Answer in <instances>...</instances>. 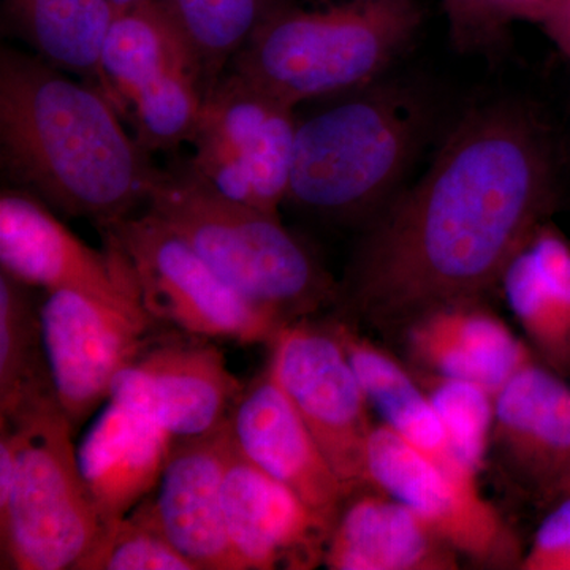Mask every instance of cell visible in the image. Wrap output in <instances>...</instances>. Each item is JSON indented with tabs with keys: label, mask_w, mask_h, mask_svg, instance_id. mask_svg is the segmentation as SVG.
Returning <instances> with one entry per match:
<instances>
[{
	"label": "cell",
	"mask_w": 570,
	"mask_h": 570,
	"mask_svg": "<svg viewBox=\"0 0 570 570\" xmlns=\"http://www.w3.org/2000/svg\"><path fill=\"white\" fill-rule=\"evenodd\" d=\"M553 132L531 105L469 110L425 171L362 227L337 316L400 333L415 317L483 302L550 219L560 190Z\"/></svg>",
	"instance_id": "cell-1"
},
{
	"label": "cell",
	"mask_w": 570,
	"mask_h": 570,
	"mask_svg": "<svg viewBox=\"0 0 570 570\" xmlns=\"http://www.w3.org/2000/svg\"><path fill=\"white\" fill-rule=\"evenodd\" d=\"M37 55H0V160L14 189L99 225L134 216L163 170L96 85Z\"/></svg>",
	"instance_id": "cell-2"
},
{
	"label": "cell",
	"mask_w": 570,
	"mask_h": 570,
	"mask_svg": "<svg viewBox=\"0 0 570 570\" xmlns=\"http://www.w3.org/2000/svg\"><path fill=\"white\" fill-rule=\"evenodd\" d=\"M299 121L285 202L365 227L406 186L434 130V105L400 82H371Z\"/></svg>",
	"instance_id": "cell-3"
},
{
	"label": "cell",
	"mask_w": 570,
	"mask_h": 570,
	"mask_svg": "<svg viewBox=\"0 0 570 570\" xmlns=\"http://www.w3.org/2000/svg\"><path fill=\"white\" fill-rule=\"evenodd\" d=\"M146 212L186 239L225 283L284 325L335 305L337 283L281 223L214 189L189 163L163 170Z\"/></svg>",
	"instance_id": "cell-4"
},
{
	"label": "cell",
	"mask_w": 570,
	"mask_h": 570,
	"mask_svg": "<svg viewBox=\"0 0 570 570\" xmlns=\"http://www.w3.org/2000/svg\"><path fill=\"white\" fill-rule=\"evenodd\" d=\"M419 22L414 0H346L317 10L279 6L227 71L295 110L377 81Z\"/></svg>",
	"instance_id": "cell-5"
},
{
	"label": "cell",
	"mask_w": 570,
	"mask_h": 570,
	"mask_svg": "<svg viewBox=\"0 0 570 570\" xmlns=\"http://www.w3.org/2000/svg\"><path fill=\"white\" fill-rule=\"evenodd\" d=\"M0 420L18 438L17 474L0 502L2 569L78 570L105 524L81 475L75 426L55 395Z\"/></svg>",
	"instance_id": "cell-6"
},
{
	"label": "cell",
	"mask_w": 570,
	"mask_h": 570,
	"mask_svg": "<svg viewBox=\"0 0 570 570\" xmlns=\"http://www.w3.org/2000/svg\"><path fill=\"white\" fill-rule=\"evenodd\" d=\"M94 85L148 153L189 142L205 99L193 51L163 0L116 14Z\"/></svg>",
	"instance_id": "cell-7"
},
{
	"label": "cell",
	"mask_w": 570,
	"mask_h": 570,
	"mask_svg": "<svg viewBox=\"0 0 570 570\" xmlns=\"http://www.w3.org/2000/svg\"><path fill=\"white\" fill-rule=\"evenodd\" d=\"M105 243L122 255L146 313L175 332L258 344L283 322L238 294L186 239L149 212L99 225Z\"/></svg>",
	"instance_id": "cell-8"
},
{
	"label": "cell",
	"mask_w": 570,
	"mask_h": 570,
	"mask_svg": "<svg viewBox=\"0 0 570 570\" xmlns=\"http://www.w3.org/2000/svg\"><path fill=\"white\" fill-rule=\"evenodd\" d=\"M298 119L232 71L206 94L187 163L220 194L277 214L287 198Z\"/></svg>",
	"instance_id": "cell-9"
},
{
	"label": "cell",
	"mask_w": 570,
	"mask_h": 570,
	"mask_svg": "<svg viewBox=\"0 0 570 570\" xmlns=\"http://www.w3.org/2000/svg\"><path fill=\"white\" fill-rule=\"evenodd\" d=\"M268 346L266 370L309 428L347 497L374 487L367 448L376 423L330 318L281 326Z\"/></svg>",
	"instance_id": "cell-10"
},
{
	"label": "cell",
	"mask_w": 570,
	"mask_h": 570,
	"mask_svg": "<svg viewBox=\"0 0 570 570\" xmlns=\"http://www.w3.org/2000/svg\"><path fill=\"white\" fill-rule=\"evenodd\" d=\"M156 321L140 299L43 292L41 332L59 406L71 425L110 397L112 381L153 340Z\"/></svg>",
	"instance_id": "cell-11"
},
{
	"label": "cell",
	"mask_w": 570,
	"mask_h": 570,
	"mask_svg": "<svg viewBox=\"0 0 570 570\" xmlns=\"http://www.w3.org/2000/svg\"><path fill=\"white\" fill-rule=\"evenodd\" d=\"M367 469L374 487L419 513L461 558L487 568H520L519 539L479 483L453 478L385 423L371 434Z\"/></svg>",
	"instance_id": "cell-12"
},
{
	"label": "cell",
	"mask_w": 570,
	"mask_h": 570,
	"mask_svg": "<svg viewBox=\"0 0 570 570\" xmlns=\"http://www.w3.org/2000/svg\"><path fill=\"white\" fill-rule=\"evenodd\" d=\"M156 336L119 371L108 400L153 419L175 441L223 430L245 387L228 370L223 352L212 340L181 332Z\"/></svg>",
	"instance_id": "cell-13"
},
{
	"label": "cell",
	"mask_w": 570,
	"mask_h": 570,
	"mask_svg": "<svg viewBox=\"0 0 570 570\" xmlns=\"http://www.w3.org/2000/svg\"><path fill=\"white\" fill-rule=\"evenodd\" d=\"M524 493L553 504L570 485V384L532 360L494 393L491 449Z\"/></svg>",
	"instance_id": "cell-14"
},
{
	"label": "cell",
	"mask_w": 570,
	"mask_h": 570,
	"mask_svg": "<svg viewBox=\"0 0 570 570\" xmlns=\"http://www.w3.org/2000/svg\"><path fill=\"white\" fill-rule=\"evenodd\" d=\"M0 268L41 292L140 299L129 266L110 243L104 250L86 245L50 206L14 187L0 195Z\"/></svg>",
	"instance_id": "cell-15"
},
{
	"label": "cell",
	"mask_w": 570,
	"mask_h": 570,
	"mask_svg": "<svg viewBox=\"0 0 570 570\" xmlns=\"http://www.w3.org/2000/svg\"><path fill=\"white\" fill-rule=\"evenodd\" d=\"M228 431L235 449L249 463L294 491L332 530L346 490L266 367L236 397Z\"/></svg>",
	"instance_id": "cell-16"
},
{
	"label": "cell",
	"mask_w": 570,
	"mask_h": 570,
	"mask_svg": "<svg viewBox=\"0 0 570 570\" xmlns=\"http://www.w3.org/2000/svg\"><path fill=\"white\" fill-rule=\"evenodd\" d=\"M232 450L228 422L208 436L175 441L156 490L146 498L157 528L197 570H242L224 515Z\"/></svg>",
	"instance_id": "cell-17"
},
{
	"label": "cell",
	"mask_w": 570,
	"mask_h": 570,
	"mask_svg": "<svg viewBox=\"0 0 570 570\" xmlns=\"http://www.w3.org/2000/svg\"><path fill=\"white\" fill-rule=\"evenodd\" d=\"M224 515L242 570H309L324 562L328 524L235 445L225 471Z\"/></svg>",
	"instance_id": "cell-18"
},
{
	"label": "cell",
	"mask_w": 570,
	"mask_h": 570,
	"mask_svg": "<svg viewBox=\"0 0 570 570\" xmlns=\"http://www.w3.org/2000/svg\"><path fill=\"white\" fill-rule=\"evenodd\" d=\"M461 554L419 513L377 487L344 501L326 539L332 570H456Z\"/></svg>",
	"instance_id": "cell-19"
},
{
	"label": "cell",
	"mask_w": 570,
	"mask_h": 570,
	"mask_svg": "<svg viewBox=\"0 0 570 570\" xmlns=\"http://www.w3.org/2000/svg\"><path fill=\"white\" fill-rule=\"evenodd\" d=\"M409 366L475 382L497 393L535 355L483 302L438 307L400 332Z\"/></svg>",
	"instance_id": "cell-20"
},
{
	"label": "cell",
	"mask_w": 570,
	"mask_h": 570,
	"mask_svg": "<svg viewBox=\"0 0 570 570\" xmlns=\"http://www.w3.org/2000/svg\"><path fill=\"white\" fill-rule=\"evenodd\" d=\"M175 438L141 412L108 400L78 445L82 479L105 527L156 490Z\"/></svg>",
	"instance_id": "cell-21"
},
{
	"label": "cell",
	"mask_w": 570,
	"mask_h": 570,
	"mask_svg": "<svg viewBox=\"0 0 570 570\" xmlns=\"http://www.w3.org/2000/svg\"><path fill=\"white\" fill-rule=\"evenodd\" d=\"M499 288L535 358L570 381V242L557 225L532 232Z\"/></svg>",
	"instance_id": "cell-22"
},
{
	"label": "cell",
	"mask_w": 570,
	"mask_h": 570,
	"mask_svg": "<svg viewBox=\"0 0 570 570\" xmlns=\"http://www.w3.org/2000/svg\"><path fill=\"white\" fill-rule=\"evenodd\" d=\"M330 322L354 366L371 409H376L382 423L453 478L479 483V475L463 463L450 442L412 367L363 335L354 322L337 316Z\"/></svg>",
	"instance_id": "cell-23"
},
{
	"label": "cell",
	"mask_w": 570,
	"mask_h": 570,
	"mask_svg": "<svg viewBox=\"0 0 570 570\" xmlns=\"http://www.w3.org/2000/svg\"><path fill=\"white\" fill-rule=\"evenodd\" d=\"M116 10L110 0H3V26L39 58L97 80Z\"/></svg>",
	"instance_id": "cell-24"
},
{
	"label": "cell",
	"mask_w": 570,
	"mask_h": 570,
	"mask_svg": "<svg viewBox=\"0 0 570 570\" xmlns=\"http://www.w3.org/2000/svg\"><path fill=\"white\" fill-rule=\"evenodd\" d=\"M37 291L0 269V417L55 395Z\"/></svg>",
	"instance_id": "cell-25"
},
{
	"label": "cell",
	"mask_w": 570,
	"mask_h": 570,
	"mask_svg": "<svg viewBox=\"0 0 570 570\" xmlns=\"http://www.w3.org/2000/svg\"><path fill=\"white\" fill-rule=\"evenodd\" d=\"M212 91L255 29L281 6L277 0H163Z\"/></svg>",
	"instance_id": "cell-26"
},
{
	"label": "cell",
	"mask_w": 570,
	"mask_h": 570,
	"mask_svg": "<svg viewBox=\"0 0 570 570\" xmlns=\"http://www.w3.org/2000/svg\"><path fill=\"white\" fill-rule=\"evenodd\" d=\"M412 371L430 397L460 459L479 475L491 449L494 393L464 379L441 376L415 367Z\"/></svg>",
	"instance_id": "cell-27"
},
{
	"label": "cell",
	"mask_w": 570,
	"mask_h": 570,
	"mask_svg": "<svg viewBox=\"0 0 570 570\" xmlns=\"http://www.w3.org/2000/svg\"><path fill=\"white\" fill-rule=\"evenodd\" d=\"M78 570H197L168 542L141 501L122 519L104 528Z\"/></svg>",
	"instance_id": "cell-28"
},
{
	"label": "cell",
	"mask_w": 570,
	"mask_h": 570,
	"mask_svg": "<svg viewBox=\"0 0 570 570\" xmlns=\"http://www.w3.org/2000/svg\"><path fill=\"white\" fill-rule=\"evenodd\" d=\"M519 569L570 570V494L549 505Z\"/></svg>",
	"instance_id": "cell-29"
},
{
	"label": "cell",
	"mask_w": 570,
	"mask_h": 570,
	"mask_svg": "<svg viewBox=\"0 0 570 570\" xmlns=\"http://www.w3.org/2000/svg\"><path fill=\"white\" fill-rule=\"evenodd\" d=\"M538 13L550 39L570 59V0H542Z\"/></svg>",
	"instance_id": "cell-30"
},
{
	"label": "cell",
	"mask_w": 570,
	"mask_h": 570,
	"mask_svg": "<svg viewBox=\"0 0 570 570\" xmlns=\"http://www.w3.org/2000/svg\"><path fill=\"white\" fill-rule=\"evenodd\" d=\"M110 2L115 7L116 13H121V11L129 9L135 3L142 2V0H110Z\"/></svg>",
	"instance_id": "cell-31"
},
{
	"label": "cell",
	"mask_w": 570,
	"mask_h": 570,
	"mask_svg": "<svg viewBox=\"0 0 570 570\" xmlns=\"http://www.w3.org/2000/svg\"><path fill=\"white\" fill-rule=\"evenodd\" d=\"M566 494H570V485H569L568 491H566V493H564V494H562V497H566Z\"/></svg>",
	"instance_id": "cell-32"
}]
</instances>
